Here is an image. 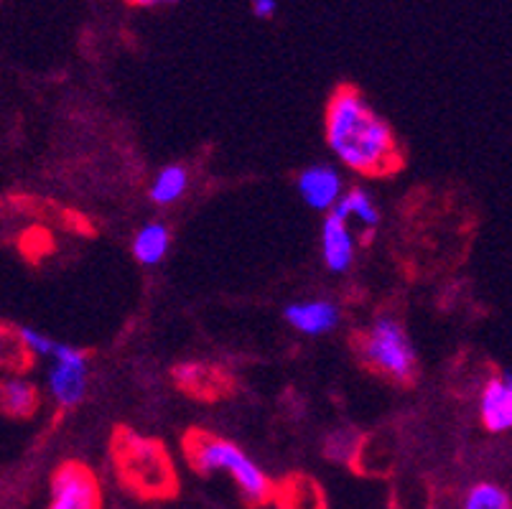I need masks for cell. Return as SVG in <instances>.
Returning a JSON list of instances; mask_svg holds the SVG:
<instances>
[{"mask_svg": "<svg viewBox=\"0 0 512 509\" xmlns=\"http://www.w3.org/2000/svg\"><path fill=\"white\" fill-rule=\"evenodd\" d=\"M324 133L334 156L355 174L383 179L403 168V148L357 87H337L324 115Z\"/></svg>", "mask_w": 512, "mask_h": 509, "instance_id": "cell-1", "label": "cell"}, {"mask_svg": "<svg viewBox=\"0 0 512 509\" xmlns=\"http://www.w3.org/2000/svg\"><path fill=\"white\" fill-rule=\"evenodd\" d=\"M462 509H512V497L492 482H479L464 497Z\"/></svg>", "mask_w": 512, "mask_h": 509, "instance_id": "cell-17", "label": "cell"}, {"mask_svg": "<svg viewBox=\"0 0 512 509\" xmlns=\"http://www.w3.org/2000/svg\"><path fill=\"white\" fill-rule=\"evenodd\" d=\"M133 6H158V3H174V0H130Z\"/></svg>", "mask_w": 512, "mask_h": 509, "instance_id": "cell-21", "label": "cell"}, {"mask_svg": "<svg viewBox=\"0 0 512 509\" xmlns=\"http://www.w3.org/2000/svg\"><path fill=\"white\" fill-rule=\"evenodd\" d=\"M327 456L332 461H337V464H347V461H355L360 459L362 454V441L360 436H355L352 431H337L334 436H329L327 441Z\"/></svg>", "mask_w": 512, "mask_h": 509, "instance_id": "cell-18", "label": "cell"}, {"mask_svg": "<svg viewBox=\"0 0 512 509\" xmlns=\"http://www.w3.org/2000/svg\"><path fill=\"white\" fill-rule=\"evenodd\" d=\"M321 252H324L327 268L334 270V273L349 270V265L355 260V237L349 230V222H344L332 212L321 224Z\"/></svg>", "mask_w": 512, "mask_h": 509, "instance_id": "cell-10", "label": "cell"}, {"mask_svg": "<svg viewBox=\"0 0 512 509\" xmlns=\"http://www.w3.org/2000/svg\"><path fill=\"white\" fill-rule=\"evenodd\" d=\"M87 362H90V354L72 344L57 342V352L51 357L46 382H49L51 398L62 410L77 408L85 400Z\"/></svg>", "mask_w": 512, "mask_h": 509, "instance_id": "cell-6", "label": "cell"}, {"mask_svg": "<svg viewBox=\"0 0 512 509\" xmlns=\"http://www.w3.org/2000/svg\"><path fill=\"white\" fill-rule=\"evenodd\" d=\"M46 509H102V487L95 471L82 461H64L51 474Z\"/></svg>", "mask_w": 512, "mask_h": 509, "instance_id": "cell-5", "label": "cell"}, {"mask_svg": "<svg viewBox=\"0 0 512 509\" xmlns=\"http://www.w3.org/2000/svg\"><path fill=\"white\" fill-rule=\"evenodd\" d=\"M110 456L123 487L136 497L169 499L179 492L174 461L158 438L141 436L130 428H115Z\"/></svg>", "mask_w": 512, "mask_h": 509, "instance_id": "cell-3", "label": "cell"}, {"mask_svg": "<svg viewBox=\"0 0 512 509\" xmlns=\"http://www.w3.org/2000/svg\"><path fill=\"white\" fill-rule=\"evenodd\" d=\"M186 186H189V174L184 166H166L158 171L156 181L151 184V199L158 207H169V204L179 202L184 196Z\"/></svg>", "mask_w": 512, "mask_h": 509, "instance_id": "cell-16", "label": "cell"}, {"mask_svg": "<svg viewBox=\"0 0 512 509\" xmlns=\"http://www.w3.org/2000/svg\"><path fill=\"white\" fill-rule=\"evenodd\" d=\"M13 331L34 357H54V352H57V342L51 336H46L44 331L34 329V326H16Z\"/></svg>", "mask_w": 512, "mask_h": 509, "instance_id": "cell-19", "label": "cell"}, {"mask_svg": "<svg viewBox=\"0 0 512 509\" xmlns=\"http://www.w3.org/2000/svg\"><path fill=\"white\" fill-rule=\"evenodd\" d=\"M171 247V232L166 224L151 222L141 227L133 240V255L141 265H158Z\"/></svg>", "mask_w": 512, "mask_h": 509, "instance_id": "cell-13", "label": "cell"}, {"mask_svg": "<svg viewBox=\"0 0 512 509\" xmlns=\"http://www.w3.org/2000/svg\"><path fill=\"white\" fill-rule=\"evenodd\" d=\"M184 456L197 474H227L235 482L237 492L242 499L253 507H263L268 502H276L278 484L271 476L265 474L237 443L227 441L222 436L202 431V428H192L184 433Z\"/></svg>", "mask_w": 512, "mask_h": 509, "instance_id": "cell-2", "label": "cell"}, {"mask_svg": "<svg viewBox=\"0 0 512 509\" xmlns=\"http://www.w3.org/2000/svg\"><path fill=\"white\" fill-rule=\"evenodd\" d=\"M332 214H337L344 222L357 219L367 232H372L377 224H380V212H377V207L372 204L370 194H367L365 189H349L347 194L339 199L337 207L332 209Z\"/></svg>", "mask_w": 512, "mask_h": 509, "instance_id": "cell-15", "label": "cell"}, {"mask_svg": "<svg viewBox=\"0 0 512 509\" xmlns=\"http://www.w3.org/2000/svg\"><path fill=\"white\" fill-rule=\"evenodd\" d=\"M357 359L372 375L385 377L395 385H411L418 375V357L403 324L388 316L352 336Z\"/></svg>", "mask_w": 512, "mask_h": 509, "instance_id": "cell-4", "label": "cell"}, {"mask_svg": "<svg viewBox=\"0 0 512 509\" xmlns=\"http://www.w3.org/2000/svg\"><path fill=\"white\" fill-rule=\"evenodd\" d=\"M176 387L192 398L204 400V403H214V400L225 398L235 390V382L227 375L222 367H214V364L207 362H181L176 364L174 372Z\"/></svg>", "mask_w": 512, "mask_h": 509, "instance_id": "cell-7", "label": "cell"}, {"mask_svg": "<svg viewBox=\"0 0 512 509\" xmlns=\"http://www.w3.org/2000/svg\"><path fill=\"white\" fill-rule=\"evenodd\" d=\"M276 502L281 509H324V494L306 476H291L278 487Z\"/></svg>", "mask_w": 512, "mask_h": 509, "instance_id": "cell-14", "label": "cell"}, {"mask_svg": "<svg viewBox=\"0 0 512 509\" xmlns=\"http://www.w3.org/2000/svg\"><path fill=\"white\" fill-rule=\"evenodd\" d=\"M299 194L316 212H329L342 199V179L332 166H309L299 174Z\"/></svg>", "mask_w": 512, "mask_h": 509, "instance_id": "cell-9", "label": "cell"}, {"mask_svg": "<svg viewBox=\"0 0 512 509\" xmlns=\"http://www.w3.org/2000/svg\"><path fill=\"white\" fill-rule=\"evenodd\" d=\"M479 418L490 433H505L512 428V375L492 377L484 385L482 400H479Z\"/></svg>", "mask_w": 512, "mask_h": 509, "instance_id": "cell-8", "label": "cell"}, {"mask_svg": "<svg viewBox=\"0 0 512 509\" xmlns=\"http://www.w3.org/2000/svg\"><path fill=\"white\" fill-rule=\"evenodd\" d=\"M0 403H3V413L13 420H29L34 418L39 410V390L31 382L21 380V377H11L3 382L0 390Z\"/></svg>", "mask_w": 512, "mask_h": 509, "instance_id": "cell-12", "label": "cell"}, {"mask_svg": "<svg viewBox=\"0 0 512 509\" xmlns=\"http://www.w3.org/2000/svg\"><path fill=\"white\" fill-rule=\"evenodd\" d=\"M288 324L296 331H304V334L316 336L327 334L337 326L339 321V308L329 301H306V303H291L283 311Z\"/></svg>", "mask_w": 512, "mask_h": 509, "instance_id": "cell-11", "label": "cell"}, {"mask_svg": "<svg viewBox=\"0 0 512 509\" xmlns=\"http://www.w3.org/2000/svg\"><path fill=\"white\" fill-rule=\"evenodd\" d=\"M278 11V0H253V13L258 18H273Z\"/></svg>", "mask_w": 512, "mask_h": 509, "instance_id": "cell-20", "label": "cell"}]
</instances>
